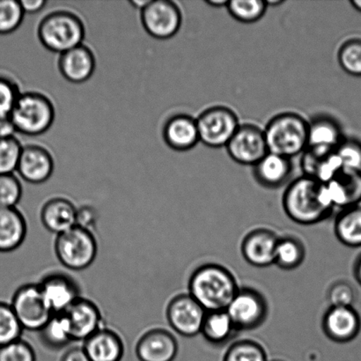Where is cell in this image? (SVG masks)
Returning <instances> with one entry per match:
<instances>
[{
  "instance_id": "6da1fadb",
  "label": "cell",
  "mask_w": 361,
  "mask_h": 361,
  "mask_svg": "<svg viewBox=\"0 0 361 361\" xmlns=\"http://www.w3.org/2000/svg\"><path fill=\"white\" fill-rule=\"evenodd\" d=\"M239 289L232 272L219 264L201 265L192 272L189 281V295L207 312L226 310Z\"/></svg>"
},
{
  "instance_id": "7a4b0ae2",
  "label": "cell",
  "mask_w": 361,
  "mask_h": 361,
  "mask_svg": "<svg viewBox=\"0 0 361 361\" xmlns=\"http://www.w3.org/2000/svg\"><path fill=\"white\" fill-rule=\"evenodd\" d=\"M283 207L293 221L304 226L324 221L334 212L325 200L324 184L306 176L293 180L286 188Z\"/></svg>"
},
{
  "instance_id": "3957f363",
  "label": "cell",
  "mask_w": 361,
  "mask_h": 361,
  "mask_svg": "<svg viewBox=\"0 0 361 361\" xmlns=\"http://www.w3.org/2000/svg\"><path fill=\"white\" fill-rule=\"evenodd\" d=\"M270 153L292 159L302 154L309 140V122L293 112L275 116L264 129Z\"/></svg>"
},
{
  "instance_id": "277c9868",
  "label": "cell",
  "mask_w": 361,
  "mask_h": 361,
  "mask_svg": "<svg viewBox=\"0 0 361 361\" xmlns=\"http://www.w3.org/2000/svg\"><path fill=\"white\" fill-rule=\"evenodd\" d=\"M38 37L49 51L60 54L82 44L85 27L80 18L68 11H56L42 20Z\"/></svg>"
},
{
  "instance_id": "5b68a950",
  "label": "cell",
  "mask_w": 361,
  "mask_h": 361,
  "mask_svg": "<svg viewBox=\"0 0 361 361\" xmlns=\"http://www.w3.org/2000/svg\"><path fill=\"white\" fill-rule=\"evenodd\" d=\"M10 118L17 133L39 136L47 132L54 122V105L44 94L27 92L20 95Z\"/></svg>"
},
{
  "instance_id": "8992f818",
  "label": "cell",
  "mask_w": 361,
  "mask_h": 361,
  "mask_svg": "<svg viewBox=\"0 0 361 361\" xmlns=\"http://www.w3.org/2000/svg\"><path fill=\"white\" fill-rule=\"evenodd\" d=\"M98 245L93 232L74 226L56 235L55 253L63 267L72 271H83L97 258Z\"/></svg>"
},
{
  "instance_id": "52a82bcc",
  "label": "cell",
  "mask_w": 361,
  "mask_h": 361,
  "mask_svg": "<svg viewBox=\"0 0 361 361\" xmlns=\"http://www.w3.org/2000/svg\"><path fill=\"white\" fill-rule=\"evenodd\" d=\"M196 120L200 142L211 148L226 147L240 126L235 112L224 106L205 109Z\"/></svg>"
},
{
  "instance_id": "ba28073f",
  "label": "cell",
  "mask_w": 361,
  "mask_h": 361,
  "mask_svg": "<svg viewBox=\"0 0 361 361\" xmlns=\"http://www.w3.org/2000/svg\"><path fill=\"white\" fill-rule=\"evenodd\" d=\"M236 330H257L267 320L269 305L263 293L251 288H240L235 298L226 307Z\"/></svg>"
},
{
  "instance_id": "9c48e42d",
  "label": "cell",
  "mask_w": 361,
  "mask_h": 361,
  "mask_svg": "<svg viewBox=\"0 0 361 361\" xmlns=\"http://www.w3.org/2000/svg\"><path fill=\"white\" fill-rule=\"evenodd\" d=\"M10 304L24 331L38 332L54 314L45 302L38 284L20 286Z\"/></svg>"
},
{
  "instance_id": "30bf717a",
  "label": "cell",
  "mask_w": 361,
  "mask_h": 361,
  "mask_svg": "<svg viewBox=\"0 0 361 361\" xmlns=\"http://www.w3.org/2000/svg\"><path fill=\"white\" fill-rule=\"evenodd\" d=\"M226 148L237 164L253 167L269 153L264 129L252 123L240 125Z\"/></svg>"
},
{
  "instance_id": "8fae6325",
  "label": "cell",
  "mask_w": 361,
  "mask_h": 361,
  "mask_svg": "<svg viewBox=\"0 0 361 361\" xmlns=\"http://www.w3.org/2000/svg\"><path fill=\"white\" fill-rule=\"evenodd\" d=\"M207 311L189 293L176 295L168 304L166 317L169 325L183 337L201 334Z\"/></svg>"
},
{
  "instance_id": "7c38bea8",
  "label": "cell",
  "mask_w": 361,
  "mask_h": 361,
  "mask_svg": "<svg viewBox=\"0 0 361 361\" xmlns=\"http://www.w3.org/2000/svg\"><path fill=\"white\" fill-rule=\"evenodd\" d=\"M140 12L145 30L154 38H171L182 25V13L178 6L169 0H151Z\"/></svg>"
},
{
  "instance_id": "4fadbf2b",
  "label": "cell",
  "mask_w": 361,
  "mask_h": 361,
  "mask_svg": "<svg viewBox=\"0 0 361 361\" xmlns=\"http://www.w3.org/2000/svg\"><path fill=\"white\" fill-rule=\"evenodd\" d=\"M38 286L49 309L54 314L66 313L81 297L75 279L63 272L46 275Z\"/></svg>"
},
{
  "instance_id": "5bb4252c",
  "label": "cell",
  "mask_w": 361,
  "mask_h": 361,
  "mask_svg": "<svg viewBox=\"0 0 361 361\" xmlns=\"http://www.w3.org/2000/svg\"><path fill=\"white\" fill-rule=\"evenodd\" d=\"M322 327L330 341L344 344L358 337L361 318L353 307H330L324 314Z\"/></svg>"
},
{
  "instance_id": "9a60e30c",
  "label": "cell",
  "mask_w": 361,
  "mask_h": 361,
  "mask_svg": "<svg viewBox=\"0 0 361 361\" xmlns=\"http://www.w3.org/2000/svg\"><path fill=\"white\" fill-rule=\"evenodd\" d=\"M324 190L325 200L334 210L357 207L361 202V172L343 169L334 180L324 184Z\"/></svg>"
},
{
  "instance_id": "2e32d148",
  "label": "cell",
  "mask_w": 361,
  "mask_h": 361,
  "mask_svg": "<svg viewBox=\"0 0 361 361\" xmlns=\"http://www.w3.org/2000/svg\"><path fill=\"white\" fill-rule=\"evenodd\" d=\"M279 237L267 228H257L247 233L240 246L243 257L252 267L265 268L275 264L276 249Z\"/></svg>"
},
{
  "instance_id": "e0dca14e",
  "label": "cell",
  "mask_w": 361,
  "mask_h": 361,
  "mask_svg": "<svg viewBox=\"0 0 361 361\" xmlns=\"http://www.w3.org/2000/svg\"><path fill=\"white\" fill-rule=\"evenodd\" d=\"M178 350V342L171 332L155 328L141 336L136 355L140 361H174Z\"/></svg>"
},
{
  "instance_id": "ac0fdd59",
  "label": "cell",
  "mask_w": 361,
  "mask_h": 361,
  "mask_svg": "<svg viewBox=\"0 0 361 361\" xmlns=\"http://www.w3.org/2000/svg\"><path fill=\"white\" fill-rule=\"evenodd\" d=\"M66 314L69 322L73 341H86L102 327L100 309L91 300L80 297L69 307Z\"/></svg>"
},
{
  "instance_id": "d6986e66",
  "label": "cell",
  "mask_w": 361,
  "mask_h": 361,
  "mask_svg": "<svg viewBox=\"0 0 361 361\" xmlns=\"http://www.w3.org/2000/svg\"><path fill=\"white\" fill-rule=\"evenodd\" d=\"M300 166L303 176L324 184L334 180L343 169L336 150L316 147H307L302 155Z\"/></svg>"
},
{
  "instance_id": "ffe728a7",
  "label": "cell",
  "mask_w": 361,
  "mask_h": 361,
  "mask_svg": "<svg viewBox=\"0 0 361 361\" xmlns=\"http://www.w3.org/2000/svg\"><path fill=\"white\" fill-rule=\"evenodd\" d=\"M54 161L46 148L37 145L23 147L16 171L21 178L32 184H41L51 178Z\"/></svg>"
},
{
  "instance_id": "44dd1931",
  "label": "cell",
  "mask_w": 361,
  "mask_h": 361,
  "mask_svg": "<svg viewBox=\"0 0 361 361\" xmlns=\"http://www.w3.org/2000/svg\"><path fill=\"white\" fill-rule=\"evenodd\" d=\"M60 73L73 83H82L90 80L94 72L95 59L93 51L86 45L62 53L59 61Z\"/></svg>"
},
{
  "instance_id": "7402d4cb",
  "label": "cell",
  "mask_w": 361,
  "mask_h": 361,
  "mask_svg": "<svg viewBox=\"0 0 361 361\" xmlns=\"http://www.w3.org/2000/svg\"><path fill=\"white\" fill-rule=\"evenodd\" d=\"M254 178L267 189H278L291 178L293 167L291 159L269 153L254 166Z\"/></svg>"
},
{
  "instance_id": "603a6c76",
  "label": "cell",
  "mask_w": 361,
  "mask_h": 361,
  "mask_svg": "<svg viewBox=\"0 0 361 361\" xmlns=\"http://www.w3.org/2000/svg\"><path fill=\"white\" fill-rule=\"evenodd\" d=\"M165 142L172 149L189 151L200 142L197 120L186 114L171 116L164 128Z\"/></svg>"
},
{
  "instance_id": "cb8c5ba5",
  "label": "cell",
  "mask_w": 361,
  "mask_h": 361,
  "mask_svg": "<svg viewBox=\"0 0 361 361\" xmlns=\"http://www.w3.org/2000/svg\"><path fill=\"white\" fill-rule=\"evenodd\" d=\"M83 348L91 361H121L125 355L122 338L105 327L84 341Z\"/></svg>"
},
{
  "instance_id": "d4e9b609",
  "label": "cell",
  "mask_w": 361,
  "mask_h": 361,
  "mask_svg": "<svg viewBox=\"0 0 361 361\" xmlns=\"http://www.w3.org/2000/svg\"><path fill=\"white\" fill-rule=\"evenodd\" d=\"M78 209L66 198L54 197L46 202L41 221L48 231L59 235L77 226Z\"/></svg>"
},
{
  "instance_id": "484cf974",
  "label": "cell",
  "mask_w": 361,
  "mask_h": 361,
  "mask_svg": "<svg viewBox=\"0 0 361 361\" xmlns=\"http://www.w3.org/2000/svg\"><path fill=\"white\" fill-rule=\"evenodd\" d=\"M27 221L16 207L0 208V252L16 250L26 239Z\"/></svg>"
},
{
  "instance_id": "4316f807",
  "label": "cell",
  "mask_w": 361,
  "mask_h": 361,
  "mask_svg": "<svg viewBox=\"0 0 361 361\" xmlns=\"http://www.w3.org/2000/svg\"><path fill=\"white\" fill-rule=\"evenodd\" d=\"M341 123L328 115H317L309 122L307 147L336 150L345 139Z\"/></svg>"
},
{
  "instance_id": "83f0119b",
  "label": "cell",
  "mask_w": 361,
  "mask_h": 361,
  "mask_svg": "<svg viewBox=\"0 0 361 361\" xmlns=\"http://www.w3.org/2000/svg\"><path fill=\"white\" fill-rule=\"evenodd\" d=\"M238 334L226 310L207 312L202 325L201 334L214 345H223Z\"/></svg>"
},
{
  "instance_id": "f1b7e54d",
  "label": "cell",
  "mask_w": 361,
  "mask_h": 361,
  "mask_svg": "<svg viewBox=\"0 0 361 361\" xmlns=\"http://www.w3.org/2000/svg\"><path fill=\"white\" fill-rule=\"evenodd\" d=\"M335 235L345 246L361 247V207L343 209L335 219Z\"/></svg>"
},
{
  "instance_id": "f546056e",
  "label": "cell",
  "mask_w": 361,
  "mask_h": 361,
  "mask_svg": "<svg viewBox=\"0 0 361 361\" xmlns=\"http://www.w3.org/2000/svg\"><path fill=\"white\" fill-rule=\"evenodd\" d=\"M39 338L44 348L59 351L73 341L68 320L65 314H53L47 324L38 331Z\"/></svg>"
},
{
  "instance_id": "4dcf8cb0",
  "label": "cell",
  "mask_w": 361,
  "mask_h": 361,
  "mask_svg": "<svg viewBox=\"0 0 361 361\" xmlns=\"http://www.w3.org/2000/svg\"><path fill=\"white\" fill-rule=\"evenodd\" d=\"M306 258V247L298 237H279L276 249L275 264L284 271H293L303 264Z\"/></svg>"
},
{
  "instance_id": "1f68e13d",
  "label": "cell",
  "mask_w": 361,
  "mask_h": 361,
  "mask_svg": "<svg viewBox=\"0 0 361 361\" xmlns=\"http://www.w3.org/2000/svg\"><path fill=\"white\" fill-rule=\"evenodd\" d=\"M267 8L264 0H231L226 6L233 19L247 24L259 20Z\"/></svg>"
},
{
  "instance_id": "d6a6232c",
  "label": "cell",
  "mask_w": 361,
  "mask_h": 361,
  "mask_svg": "<svg viewBox=\"0 0 361 361\" xmlns=\"http://www.w3.org/2000/svg\"><path fill=\"white\" fill-rule=\"evenodd\" d=\"M223 361H269L263 345L251 339L233 343L226 350Z\"/></svg>"
},
{
  "instance_id": "836d02e7",
  "label": "cell",
  "mask_w": 361,
  "mask_h": 361,
  "mask_svg": "<svg viewBox=\"0 0 361 361\" xmlns=\"http://www.w3.org/2000/svg\"><path fill=\"white\" fill-rule=\"evenodd\" d=\"M23 331L11 304L0 302V348L21 338Z\"/></svg>"
},
{
  "instance_id": "e575fe53",
  "label": "cell",
  "mask_w": 361,
  "mask_h": 361,
  "mask_svg": "<svg viewBox=\"0 0 361 361\" xmlns=\"http://www.w3.org/2000/svg\"><path fill=\"white\" fill-rule=\"evenodd\" d=\"M339 66L352 76H361V38L345 41L338 49Z\"/></svg>"
},
{
  "instance_id": "d590c367",
  "label": "cell",
  "mask_w": 361,
  "mask_h": 361,
  "mask_svg": "<svg viewBox=\"0 0 361 361\" xmlns=\"http://www.w3.org/2000/svg\"><path fill=\"white\" fill-rule=\"evenodd\" d=\"M25 13L18 0H0V35L13 33L23 23Z\"/></svg>"
},
{
  "instance_id": "8d00e7d4",
  "label": "cell",
  "mask_w": 361,
  "mask_h": 361,
  "mask_svg": "<svg viewBox=\"0 0 361 361\" xmlns=\"http://www.w3.org/2000/svg\"><path fill=\"white\" fill-rule=\"evenodd\" d=\"M23 148L16 137L0 140V176L16 171Z\"/></svg>"
},
{
  "instance_id": "74e56055",
  "label": "cell",
  "mask_w": 361,
  "mask_h": 361,
  "mask_svg": "<svg viewBox=\"0 0 361 361\" xmlns=\"http://www.w3.org/2000/svg\"><path fill=\"white\" fill-rule=\"evenodd\" d=\"M343 169L361 172V141L345 137L336 149Z\"/></svg>"
},
{
  "instance_id": "f35d334b",
  "label": "cell",
  "mask_w": 361,
  "mask_h": 361,
  "mask_svg": "<svg viewBox=\"0 0 361 361\" xmlns=\"http://www.w3.org/2000/svg\"><path fill=\"white\" fill-rule=\"evenodd\" d=\"M23 197V186L13 174L0 176V208H14Z\"/></svg>"
},
{
  "instance_id": "ab89813d",
  "label": "cell",
  "mask_w": 361,
  "mask_h": 361,
  "mask_svg": "<svg viewBox=\"0 0 361 361\" xmlns=\"http://www.w3.org/2000/svg\"><path fill=\"white\" fill-rule=\"evenodd\" d=\"M357 296L355 286L346 281L334 282L327 292V299L331 307H353Z\"/></svg>"
},
{
  "instance_id": "60d3db41",
  "label": "cell",
  "mask_w": 361,
  "mask_h": 361,
  "mask_svg": "<svg viewBox=\"0 0 361 361\" xmlns=\"http://www.w3.org/2000/svg\"><path fill=\"white\" fill-rule=\"evenodd\" d=\"M20 94L16 81L0 75V118H10Z\"/></svg>"
},
{
  "instance_id": "b9f144b4",
  "label": "cell",
  "mask_w": 361,
  "mask_h": 361,
  "mask_svg": "<svg viewBox=\"0 0 361 361\" xmlns=\"http://www.w3.org/2000/svg\"><path fill=\"white\" fill-rule=\"evenodd\" d=\"M0 361H37V355L30 344L20 338L0 348Z\"/></svg>"
},
{
  "instance_id": "7bdbcfd3",
  "label": "cell",
  "mask_w": 361,
  "mask_h": 361,
  "mask_svg": "<svg viewBox=\"0 0 361 361\" xmlns=\"http://www.w3.org/2000/svg\"><path fill=\"white\" fill-rule=\"evenodd\" d=\"M99 214L97 209L91 205H84L78 209L77 226L80 228L90 230L92 232V229L97 224Z\"/></svg>"
},
{
  "instance_id": "ee69618b",
  "label": "cell",
  "mask_w": 361,
  "mask_h": 361,
  "mask_svg": "<svg viewBox=\"0 0 361 361\" xmlns=\"http://www.w3.org/2000/svg\"><path fill=\"white\" fill-rule=\"evenodd\" d=\"M60 361H91L87 355V353L85 352V350L82 348H78V346H74V348H69L67 351L63 353L61 357V360Z\"/></svg>"
},
{
  "instance_id": "f6af8a7d",
  "label": "cell",
  "mask_w": 361,
  "mask_h": 361,
  "mask_svg": "<svg viewBox=\"0 0 361 361\" xmlns=\"http://www.w3.org/2000/svg\"><path fill=\"white\" fill-rule=\"evenodd\" d=\"M24 13H37L44 8L47 1L46 0H23L20 1Z\"/></svg>"
},
{
  "instance_id": "bcb514c9",
  "label": "cell",
  "mask_w": 361,
  "mask_h": 361,
  "mask_svg": "<svg viewBox=\"0 0 361 361\" xmlns=\"http://www.w3.org/2000/svg\"><path fill=\"white\" fill-rule=\"evenodd\" d=\"M16 133V127L10 118H0V140L14 137V133Z\"/></svg>"
},
{
  "instance_id": "7dc6e473",
  "label": "cell",
  "mask_w": 361,
  "mask_h": 361,
  "mask_svg": "<svg viewBox=\"0 0 361 361\" xmlns=\"http://www.w3.org/2000/svg\"><path fill=\"white\" fill-rule=\"evenodd\" d=\"M353 275H355L356 281L361 286V254L357 257L355 265H353Z\"/></svg>"
},
{
  "instance_id": "c3c4849f",
  "label": "cell",
  "mask_w": 361,
  "mask_h": 361,
  "mask_svg": "<svg viewBox=\"0 0 361 361\" xmlns=\"http://www.w3.org/2000/svg\"><path fill=\"white\" fill-rule=\"evenodd\" d=\"M229 1L228 0H207V3L208 6L212 7H215V8H221V7L228 6V4Z\"/></svg>"
},
{
  "instance_id": "681fc988",
  "label": "cell",
  "mask_w": 361,
  "mask_h": 361,
  "mask_svg": "<svg viewBox=\"0 0 361 361\" xmlns=\"http://www.w3.org/2000/svg\"><path fill=\"white\" fill-rule=\"evenodd\" d=\"M150 1L151 0H133V1H130V4L136 9L142 11Z\"/></svg>"
},
{
  "instance_id": "f907efd6",
  "label": "cell",
  "mask_w": 361,
  "mask_h": 361,
  "mask_svg": "<svg viewBox=\"0 0 361 361\" xmlns=\"http://www.w3.org/2000/svg\"><path fill=\"white\" fill-rule=\"evenodd\" d=\"M265 4H267V7H276L283 5L285 1L283 0H264Z\"/></svg>"
},
{
  "instance_id": "816d5d0a",
  "label": "cell",
  "mask_w": 361,
  "mask_h": 361,
  "mask_svg": "<svg viewBox=\"0 0 361 361\" xmlns=\"http://www.w3.org/2000/svg\"><path fill=\"white\" fill-rule=\"evenodd\" d=\"M353 8L361 13V0H351L350 1Z\"/></svg>"
},
{
  "instance_id": "f5cc1de1",
  "label": "cell",
  "mask_w": 361,
  "mask_h": 361,
  "mask_svg": "<svg viewBox=\"0 0 361 361\" xmlns=\"http://www.w3.org/2000/svg\"><path fill=\"white\" fill-rule=\"evenodd\" d=\"M271 361H284V360H271Z\"/></svg>"
}]
</instances>
